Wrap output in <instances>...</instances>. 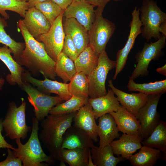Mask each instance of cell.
<instances>
[{
  "label": "cell",
  "instance_id": "83f0119b",
  "mask_svg": "<svg viewBox=\"0 0 166 166\" xmlns=\"http://www.w3.org/2000/svg\"><path fill=\"white\" fill-rule=\"evenodd\" d=\"M90 151L89 148L61 149L59 160L70 166H87Z\"/></svg>",
  "mask_w": 166,
  "mask_h": 166
},
{
  "label": "cell",
  "instance_id": "5bb4252c",
  "mask_svg": "<svg viewBox=\"0 0 166 166\" xmlns=\"http://www.w3.org/2000/svg\"><path fill=\"white\" fill-rule=\"evenodd\" d=\"M94 6L86 0L72 3L64 10L63 16L65 18L75 19L89 31L96 17Z\"/></svg>",
  "mask_w": 166,
  "mask_h": 166
},
{
  "label": "cell",
  "instance_id": "d6986e66",
  "mask_svg": "<svg viewBox=\"0 0 166 166\" xmlns=\"http://www.w3.org/2000/svg\"><path fill=\"white\" fill-rule=\"evenodd\" d=\"M63 28L65 35L72 39L78 55L89 43V31L75 18H66Z\"/></svg>",
  "mask_w": 166,
  "mask_h": 166
},
{
  "label": "cell",
  "instance_id": "6da1fadb",
  "mask_svg": "<svg viewBox=\"0 0 166 166\" xmlns=\"http://www.w3.org/2000/svg\"><path fill=\"white\" fill-rule=\"evenodd\" d=\"M17 26L24 40L25 47L14 60L27 68L31 75L37 76L41 73L45 77L55 80L57 76L54 70L55 61L48 55L43 43L30 34L22 19L18 21Z\"/></svg>",
  "mask_w": 166,
  "mask_h": 166
},
{
  "label": "cell",
  "instance_id": "f907efd6",
  "mask_svg": "<svg viewBox=\"0 0 166 166\" xmlns=\"http://www.w3.org/2000/svg\"><path fill=\"white\" fill-rule=\"evenodd\" d=\"M121 0H114V1H121Z\"/></svg>",
  "mask_w": 166,
  "mask_h": 166
},
{
  "label": "cell",
  "instance_id": "52a82bcc",
  "mask_svg": "<svg viewBox=\"0 0 166 166\" xmlns=\"http://www.w3.org/2000/svg\"><path fill=\"white\" fill-rule=\"evenodd\" d=\"M103 10H95L96 17L89 31V44L99 56L105 51L106 45L116 29L115 24L102 16Z\"/></svg>",
  "mask_w": 166,
  "mask_h": 166
},
{
  "label": "cell",
  "instance_id": "681fc988",
  "mask_svg": "<svg viewBox=\"0 0 166 166\" xmlns=\"http://www.w3.org/2000/svg\"><path fill=\"white\" fill-rule=\"evenodd\" d=\"M19 0V1H22V2H27V1L28 0Z\"/></svg>",
  "mask_w": 166,
  "mask_h": 166
},
{
  "label": "cell",
  "instance_id": "836d02e7",
  "mask_svg": "<svg viewBox=\"0 0 166 166\" xmlns=\"http://www.w3.org/2000/svg\"><path fill=\"white\" fill-rule=\"evenodd\" d=\"M7 26L6 19L2 18L0 14V43L10 49L14 59L19 56L25 48V43L17 42L7 34L5 30V28Z\"/></svg>",
  "mask_w": 166,
  "mask_h": 166
},
{
  "label": "cell",
  "instance_id": "d4e9b609",
  "mask_svg": "<svg viewBox=\"0 0 166 166\" xmlns=\"http://www.w3.org/2000/svg\"><path fill=\"white\" fill-rule=\"evenodd\" d=\"M92 159L95 166H116L126 159L119 156H114L110 145L102 148L95 146L90 148Z\"/></svg>",
  "mask_w": 166,
  "mask_h": 166
},
{
  "label": "cell",
  "instance_id": "60d3db41",
  "mask_svg": "<svg viewBox=\"0 0 166 166\" xmlns=\"http://www.w3.org/2000/svg\"><path fill=\"white\" fill-rule=\"evenodd\" d=\"M62 10H65L73 2V0H52Z\"/></svg>",
  "mask_w": 166,
  "mask_h": 166
},
{
  "label": "cell",
  "instance_id": "8fae6325",
  "mask_svg": "<svg viewBox=\"0 0 166 166\" xmlns=\"http://www.w3.org/2000/svg\"><path fill=\"white\" fill-rule=\"evenodd\" d=\"M64 11L55 20L47 32L36 39L43 43L47 53L55 61L62 51L65 36L62 23Z\"/></svg>",
  "mask_w": 166,
  "mask_h": 166
},
{
  "label": "cell",
  "instance_id": "ba28073f",
  "mask_svg": "<svg viewBox=\"0 0 166 166\" xmlns=\"http://www.w3.org/2000/svg\"><path fill=\"white\" fill-rule=\"evenodd\" d=\"M23 81L22 89L27 94L29 102L34 108L35 117L41 121L54 106L63 100L59 96H52L43 93L30 84Z\"/></svg>",
  "mask_w": 166,
  "mask_h": 166
},
{
  "label": "cell",
  "instance_id": "9c48e42d",
  "mask_svg": "<svg viewBox=\"0 0 166 166\" xmlns=\"http://www.w3.org/2000/svg\"><path fill=\"white\" fill-rule=\"evenodd\" d=\"M166 36L162 35L154 42L145 43L141 50L135 56L136 66L130 77L134 80L139 77L148 76V65L152 60H157L162 55V49L166 45Z\"/></svg>",
  "mask_w": 166,
  "mask_h": 166
},
{
  "label": "cell",
  "instance_id": "bcb514c9",
  "mask_svg": "<svg viewBox=\"0 0 166 166\" xmlns=\"http://www.w3.org/2000/svg\"><path fill=\"white\" fill-rule=\"evenodd\" d=\"M5 80L4 78L1 77L0 78V91L1 90L4 85Z\"/></svg>",
  "mask_w": 166,
  "mask_h": 166
},
{
  "label": "cell",
  "instance_id": "f35d334b",
  "mask_svg": "<svg viewBox=\"0 0 166 166\" xmlns=\"http://www.w3.org/2000/svg\"><path fill=\"white\" fill-rule=\"evenodd\" d=\"M2 118H0V148H10L13 150H14L16 148L6 141L2 134V132L3 129L2 125Z\"/></svg>",
  "mask_w": 166,
  "mask_h": 166
},
{
  "label": "cell",
  "instance_id": "7dc6e473",
  "mask_svg": "<svg viewBox=\"0 0 166 166\" xmlns=\"http://www.w3.org/2000/svg\"><path fill=\"white\" fill-rule=\"evenodd\" d=\"M60 165L61 166H65V163L62 161H60Z\"/></svg>",
  "mask_w": 166,
  "mask_h": 166
},
{
  "label": "cell",
  "instance_id": "277c9868",
  "mask_svg": "<svg viewBox=\"0 0 166 166\" xmlns=\"http://www.w3.org/2000/svg\"><path fill=\"white\" fill-rule=\"evenodd\" d=\"M139 18L142 26V36L147 42L153 38L156 41L161 36L159 28L166 21V14L154 0H143L140 9Z\"/></svg>",
  "mask_w": 166,
  "mask_h": 166
},
{
  "label": "cell",
  "instance_id": "c3c4849f",
  "mask_svg": "<svg viewBox=\"0 0 166 166\" xmlns=\"http://www.w3.org/2000/svg\"><path fill=\"white\" fill-rule=\"evenodd\" d=\"M85 0H73V1H76V2H79V1H83Z\"/></svg>",
  "mask_w": 166,
  "mask_h": 166
},
{
  "label": "cell",
  "instance_id": "4316f807",
  "mask_svg": "<svg viewBox=\"0 0 166 166\" xmlns=\"http://www.w3.org/2000/svg\"><path fill=\"white\" fill-rule=\"evenodd\" d=\"M140 149L129 160L133 166H153L161 157V152L157 149L143 145Z\"/></svg>",
  "mask_w": 166,
  "mask_h": 166
},
{
  "label": "cell",
  "instance_id": "f546056e",
  "mask_svg": "<svg viewBox=\"0 0 166 166\" xmlns=\"http://www.w3.org/2000/svg\"><path fill=\"white\" fill-rule=\"evenodd\" d=\"M54 70L56 76L65 83L70 81L77 73L74 61L62 52L55 61Z\"/></svg>",
  "mask_w": 166,
  "mask_h": 166
},
{
  "label": "cell",
  "instance_id": "484cf974",
  "mask_svg": "<svg viewBox=\"0 0 166 166\" xmlns=\"http://www.w3.org/2000/svg\"><path fill=\"white\" fill-rule=\"evenodd\" d=\"M98 56L89 44L74 61L77 73L90 74L97 65Z\"/></svg>",
  "mask_w": 166,
  "mask_h": 166
},
{
  "label": "cell",
  "instance_id": "cb8c5ba5",
  "mask_svg": "<svg viewBox=\"0 0 166 166\" xmlns=\"http://www.w3.org/2000/svg\"><path fill=\"white\" fill-rule=\"evenodd\" d=\"M109 113L113 117L119 131L127 134L138 135L140 128L139 121L136 116L121 105L116 112Z\"/></svg>",
  "mask_w": 166,
  "mask_h": 166
},
{
  "label": "cell",
  "instance_id": "5b68a950",
  "mask_svg": "<svg viewBox=\"0 0 166 166\" xmlns=\"http://www.w3.org/2000/svg\"><path fill=\"white\" fill-rule=\"evenodd\" d=\"M21 105L17 107L14 102L9 103L6 114L2 120V125L6 136L11 140H24L29 132L31 127L26 122V103L21 98Z\"/></svg>",
  "mask_w": 166,
  "mask_h": 166
},
{
  "label": "cell",
  "instance_id": "44dd1931",
  "mask_svg": "<svg viewBox=\"0 0 166 166\" xmlns=\"http://www.w3.org/2000/svg\"><path fill=\"white\" fill-rule=\"evenodd\" d=\"M95 146L94 141L84 131L71 126L63 135L61 149L91 148Z\"/></svg>",
  "mask_w": 166,
  "mask_h": 166
},
{
  "label": "cell",
  "instance_id": "ffe728a7",
  "mask_svg": "<svg viewBox=\"0 0 166 166\" xmlns=\"http://www.w3.org/2000/svg\"><path fill=\"white\" fill-rule=\"evenodd\" d=\"M97 132L100 138L99 147L100 148L109 145L115 139L120 136L117 124L110 113L103 115L98 118Z\"/></svg>",
  "mask_w": 166,
  "mask_h": 166
},
{
  "label": "cell",
  "instance_id": "2e32d148",
  "mask_svg": "<svg viewBox=\"0 0 166 166\" xmlns=\"http://www.w3.org/2000/svg\"><path fill=\"white\" fill-rule=\"evenodd\" d=\"M108 86L112 90L121 104L130 113L135 116H137L139 109L144 105L148 99V94L139 92L128 93L115 87L112 80L108 81Z\"/></svg>",
  "mask_w": 166,
  "mask_h": 166
},
{
  "label": "cell",
  "instance_id": "7c38bea8",
  "mask_svg": "<svg viewBox=\"0 0 166 166\" xmlns=\"http://www.w3.org/2000/svg\"><path fill=\"white\" fill-rule=\"evenodd\" d=\"M140 9L135 7L132 13V19L129 25L130 31L124 47L117 53L115 71L113 79L115 80L126 65L128 54L133 47L135 40L141 33L142 26L139 18Z\"/></svg>",
  "mask_w": 166,
  "mask_h": 166
},
{
  "label": "cell",
  "instance_id": "ab89813d",
  "mask_svg": "<svg viewBox=\"0 0 166 166\" xmlns=\"http://www.w3.org/2000/svg\"><path fill=\"white\" fill-rule=\"evenodd\" d=\"M87 2L93 6H97V9L103 10L107 3L111 0H85Z\"/></svg>",
  "mask_w": 166,
  "mask_h": 166
},
{
  "label": "cell",
  "instance_id": "ee69618b",
  "mask_svg": "<svg viewBox=\"0 0 166 166\" xmlns=\"http://www.w3.org/2000/svg\"><path fill=\"white\" fill-rule=\"evenodd\" d=\"M156 71L158 73L162 74L164 76H166V65L165 64L163 66L159 67L156 70Z\"/></svg>",
  "mask_w": 166,
  "mask_h": 166
},
{
  "label": "cell",
  "instance_id": "4fadbf2b",
  "mask_svg": "<svg viewBox=\"0 0 166 166\" xmlns=\"http://www.w3.org/2000/svg\"><path fill=\"white\" fill-rule=\"evenodd\" d=\"M45 77V79L43 80L37 79L33 77L28 70L25 69L22 75V81L36 86L38 89L43 93L47 94L52 93L56 94L65 101L72 97V95L68 90V83L59 82Z\"/></svg>",
  "mask_w": 166,
  "mask_h": 166
},
{
  "label": "cell",
  "instance_id": "30bf717a",
  "mask_svg": "<svg viewBox=\"0 0 166 166\" xmlns=\"http://www.w3.org/2000/svg\"><path fill=\"white\" fill-rule=\"evenodd\" d=\"M161 95H148L147 103L138 111L136 117L140 124L138 135L143 139L149 136L160 121L157 107Z\"/></svg>",
  "mask_w": 166,
  "mask_h": 166
},
{
  "label": "cell",
  "instance_id": "8992f818",
  "mask_svg": "<svg viewBox=\"0 0 166 166\" xmlns=\"http://www.w3.org/2000/svg\"><path fill=\"white\" fill-rule=\"evenodd\" d=\"M116 64V61L110 59L105 51L99 55L96 67L87 76L89 98H97L107 94L105 82L107 75L110 70L115 68Z\"/></svg>",
  "mask_w": 166,
  "mask_h": 166
},
{
  "label": "cell",
  "instance_id": "d590c367",
  "mask_svg": "<svg viewBox=\"0 0 166 166\" xmlns=\"http://www.w3.org/2000/svg\"><path fill=\"white\" fill-rule=\"evenodd\" d=\"M46 17L52 25L64 10L52 0L38 3L35 6Z\"/></svg>",
  "mask_w": 166,
  "mask_h": 166
},
{
  "label": "cell",
  "instance_id": "f1b7e54d",
  "mask_svg": "<svg viewBox=\"0 0 166 166\" xmlns=\"http://www.w3.org/2000/svg\"><path fill=\"white\" fill-rule=\"evenodd\" d=\"M142 145L156 148L162 152L164 158L166 156V123L161 121L151 134L143 139Z\"/></svg>",
  "mask_w": 166,
  "mask_h": 166
},
{
  "label": "cell",
  "instance_id": "b9f144b4",
  "mask_svg": "<svg viewBox=\"0 0 166 166\" xmlns=\"http://www.w3.org/2000/svg\"><path fill=\"white\" fill-rule=\"evenodd\" d=\"M48 0H28L29 8L34 7L35 5L39 2H43Z\"/></svg>",
  "mask_w": 166,
  "mask_h": 166
},
{
  "label": "cell",
  "instance_id": "f6af8a7d",
  "mask_svg": "<svg viewBox=\"0 0 166 166\" xmlns=\"http://www.w3.org/2000/svg\"><path fill=\"white\" fill-rule=\"evenodd\" d=\"M87 166H95L91 157L90 150L89 151V154L88 160V164Z\"/></svg>",
  "mask_w": 166,
  "mask_h": 166
},
{
  "label": "cell",
  "instance_id": "4dcf8cb0",
  "mask_svg": "<svg viewBox=\"0 0 166 166\" xmlns=\"http://www.w3.org/2000/svg\"><path fill=\"white\" fill-rule=\"evenodd\" d=\"M127 87L130 91H137L148 94H162L166 92V80L148 83H138L129 77Z\"/></svg>",
  "mask_w": 166,
  "mask_h": 166
},
{
  "label": "cell",
  "instance_id": "3957f363",
  "mask_svg": "<svg viewBox=\"0 0 166 166\" xmlns=\"http://www.w3.org/2000/svg\"><path fill=\"white\" fill-rule=\"evenodd\" d=\"M32 131L28 141L24 144L21 139H15L17 148L13 150L14 155L20 158L23 166H47L54 164L55 160L43 151L38 135L39 121L32 119Z\"/></svg>",
  "mask_w": 166,
  "mask_h": 166
},
{
  "label": "cell",
  "instance_id": "9a60e30c",
  "mask_svg": "<svg viewBox=\"0 0 166 166\" xmlns=\"http://www.w3.org/2000/svg\"><path fill=\"white\" fill-rule=\"evenodd\" d=\"M92 107L88 101L77 111L73 118V126L84 131L95 142L98 141L97 125Z\"/></svg>",
  "mask_w": 166,
  "mask_h": 166
},
{
  "label": "cell",
  "instance_id": "7bdbcfd3",
  "mask_svg": "<svg viewBox=\"0 0 166 166\" xmlns=\"http://www.w3.org/2000/svg\"><path fill=\"white\" fill-rule=\"evenodd\" d=\"M159 30L162 35L166 36V21L161 23L160 27Z\"/></svg>",
  "mask_w": 166,
  "mask_h": 166
},
{
  "label": "cell",
  "instance_id": "7a4b0ae2",
  "mask_svg": "<svg viewBox=\"0 0 166 166\" xmlns=\"http://www.w3.org/2000/svg\"><path fill=\"white\" fill-rule=\"evenodd\" d=\"M77 112L67 114H50L41 121L39 140L55 160H59L63 135L72 126Z\"/></svg>",
  "mask_w": 166,
  "mask_h": 166
},
{
  "label": "cell",
  "instance_id": "d6a6232c",
  "mask_svg": "<svg viewBox=\"0 0 166 166\" xmlns=\"http://www.w3.org/2000/svg\"><path fill=\"white\" fill-rule=\"evenodd\" d=\"M89 98H84L72 96L64 102L59 103L53 107L49 112L50 114H67L78 111L86 104Z\"/></svg>",
  "mask_w": 166,
  "mask_h": 166
},
{
  "label": "cell",
  "instance_id": "8d00e7d4",
  "mask_svg": "<svg viewBox=\"0 0 166 166\" xmlns=\"http://www.w3.org/2000/svg\"><path fill=\"white\" fill-rule=\"evenodd\" d=\"M61 52L73 61L78 55L74 44L68 35H65Z\"/></svg>",
  "mask_w": 166,
  "mask_h": 166
},
{
  "label": "cell",
  "instance_id": "e575fe53",
  "mask_svg": "<svg viewBox=\"0 0 166 166\" xmlns=\"http://www.w3.org/2000/svg\"><path fill=\"white\" fill-rule=\"evenodd\" d=\"M29 8L27 2L18 0H0V14L6 20L10 18L9 15L6 12V10L16 12L24 18Z\"/></svg>",
  "mask_w": 166,
  "mask_h": 166
},
{
  "label": "cell",
  "instance_id": "74e56055",
  "mask_svg": "<svg viewBox=\"0 0 166 166\" xmlns=\"http://www.w3.org/2000/svg\"><path fill=\"white\" fill-rule=\"evenodd\" d=\"M7 156L5 160L0 162V166H22L21 159L14 155L13 150L7 148Z\"/></svg>",
  "mask_w": 166,
  "mask_h": 166
},
{
  "label": "cell",
  "instance_id": "603a6c76",
  "mask_svg": "<svg viewBox=\"0 0 166 166\" xmlns=\"http://www.w3.org/2000/svg\"><path fill=\"white\" fill-rule=\"evenodd\" d=\"M95 118L97 119L103 115L116 112L121 106L112 90L108 89L106 95L99 97L89 98Z\"/></svg>",
  "mask_w": 166,
  "mask_h": 166
},
{
  "label": "cell",
  "instance_id": "1f68e13d",
  "mask_svg": "<svg viewBox=\"0 0 166 166\" xmlns=\"http://www.w3.org/2000/svg\"><path fill=\"white\" fill-rule=\"evenodd\" d=\"M68 89L72 96L89 98L87 75L82 72L77 73L68 83Z\"/></svg>",
  "mask_w": 166,
  "mask_h": 166
},
{
  "label": "cell",
  "instance_id": "ac0fdd59",
  "mask_svg": "<svg viewBox=\"0 0 166 166\" xmlns=\"http://www.w3.org/2000/svg\"><path fill=\"white\" fill-rule=\"evenodd\" d=\"M143 139L138 134L123 133L118 140H114L109 145L113 149L114 155L121 156L125 159L129 160L130 157L141 148Z\"/></svg>",
  "mask_w": 166,
  "mask_h": 166
},
{
  "label": "cell",
  "instance_id": "7402d4cb",
  "mask_svg": "<svg viewBox=\"0 0 166 166\" xmlns=\"http://www.w3.org/2000/svg\"><path fill=\"white\" fill-rule=\"evenodd\" d=\"M11 50L7 46L4 45L0 47V60L7 66L10 72L6 77V79L10 85H17L22 88L23 83L22 75L25 69L14 60L11 55Z\"/></svg>",
  "mask_w": 166,
  "mask_h": 166
},
{
  "label": "cell",
  "instance_id": "e0dca14e",
  "mask_svg": "<svg viewBox=\"0 0 166 166\" xmlns=\"http://www.w3.org/2000/svg\"><path fill=\"white\" fill-rule=\"evenodd\" d=\"M23 18L22 20L25 26L35 39L47 32L51 26L44 15L35 6L29 8Z\"/></svg>",
  "mask_w": 166,
  "mask_h": 166
}]
</instances>
